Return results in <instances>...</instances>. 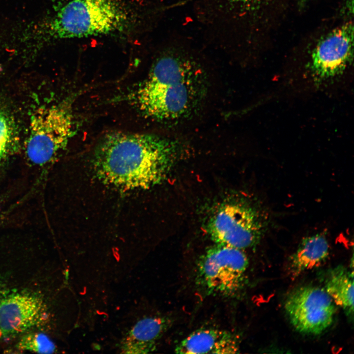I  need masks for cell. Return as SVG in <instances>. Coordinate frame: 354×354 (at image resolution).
Here are the masks:
<instances>
[{"mask_svg":"<svg viewBox=\"0 0 354 354\" xmlns=\"http://www.w3.org/2000/svg\"><path fill=\"white\" fill-rule=\"evenodd\" d=\"M183 150L180 142L153 134L113 132L96 148V176L122 190L149 188L164 180Z\"/></svg>","mask_w":354,"mask_h":354,"instance_id":"1","label":"cell"},{"mask_svg":"<svg viewBox=\"0 0 354 354\" xmlns=\"http://www.w3.org/2000/svg\"><path fill=\"white\" fill-rule=\"evenodd\" d=\"M206 89V74L199 62L183 50L170 47L155 60L133 100L146 116L174 121L197 110Z\"/></svg>","mask_w":354,"mask_h":354,"instance_id":"2","label":"cell"},{"mask_svg":"<svg viewBox=\"0 0 354 354\" xmlns=\"http://www.w3.org/2000/svg\"><path fill=\"white\" fill-rule=\"evenodd\" d=\"M118 0H70L47 24L55 39L107 34L121 29L126 15Z\"/></svg>","mask_w":354,"mask_h":354,"instance_id":"3","label":"cell"},{"mask_svg":"<svg viewBox=\"0 0 354 354\" xmlns=\"http://www.w3.org/2000/svg\"><path fill=\"white\" fill-rule=\"evenodd\" d=\"M25 151L32 165L54 161L67 147L76 130L71 106L67 102L37 109L30 117Z\"/></svg>","mask_w":354,"mask_h":354,"instance_id":"4","label":"cell"},{"mask_svg":"<svg viewBox=\"0 0 354 354\" xmlns=\"http://www.w3.org/2000/svg\"><path fill=\"white\" fill-rule=\"evenodd\" d=\"M248 266L243 250L216 244L198 259L197 283L207 295L235 296L242 287Z\"/></svg>","mask_w":354,"mask_h":354,"instance_id":"5","label":"cell"},{"mask_svg":"<svg viewBox=\"0 0 354 354\" xmlns=\"http://www.w3.org/2000/svg\"><path fill=\"white\" fill-rule=\"evenodd\" d=\"M264 225L258 212L239 203L222 206L208 221V234L216 244L244 249L257 244Z\"/></svg>","mask_w":354,"mask_h":354,"instance_id":"6","label":"cell"},{"mask_svg":"<svg viewBox=\"0 0 354 354\" xmlns=\"http://www.w3.org/2000/svg\"><path fill=\"white\" fill-rule=\"evenodd\" d=\"M285 308L296 330L306 334H319L332 323L335 303L324 289L303 286L292 291L285 301Z\"/></svg>","mask_w":354,"mask_h":354,"instance_id":"7","label":"cell"},{"mask_svg":"<svg viewBox=\"0 0 354 354\" xmlns=\"http://www.w3.org/2000/svg\"><path fill=\"white\" fill-rule=\"evenodd\" d=\"M354 27L347 22L324 36L316 45L311 57V68L319 79L341 74L354 56Z\"/></svg>","mask_w":354,"mask_h":354,"instance_id":"8","label":"cell"},{"mask_svg":"<svg viewBox=\"0 0 354 354\" xmlns=\"http://www.w3.org/2000/svg\"><path fill=\"white\" fill-rule=\"evenodd\" d=\"M47 305L39 295L27 292L4 294L0 299V333L17 335L46 323Z\"/></svg>","mask_w":354,"mask_h":354,"instance_id":"9","label":"cell"},{"mask_svg":"<svg viewBox=\"0 0 354 354\" xmlns=\"http://www.w3.org/2000/svg\"><path fill=\"white\" fill-rule=\"evenodd\" d=\"M197 14L208 27L226 35L236 33L241 24L272 0H193Z\"/></svg>","mask_w":354,"mask_h":354,"instance_id":"10","label":"cell"},{"mask_svg":"<svg viewBox=\"0 0 354 354\" xmlns=\"http://www.w3.org/2000/svg\"><path fill=\"white\" fill-rule=\"evenodd\" d=\"M239 341L232 332L215 328H203L193 332L177 344V354H236Z\"/></svg>","mask_w":354,"mask_h":354,"instance_id":"11","label":"cell"},{"mask_svg":"<svg viewBox=\"0 0 354 354\" xmlns=\"http://www.w3.org/2000/svg\"><path fill=\"white\" fill-rule=\"evenodd\" d=\"M171 323L169 318L164 316L148 317L139 320L120 342V353L137 354L154 351Z\"/></svg>","mask_w":354,"mask_h":354,"instance_id":"12","label":"cell"},{"mask_svg":"<svg viewBox=\"0 0 354 354\" xmlns=\"http://www.w3.org/2000/svg\"><path fill=\"white\" fill-rule=\"evenodd\" d=\"M329 253L325 237L316 234L304 238L290 260L289 271L294 278L303 272L320 266Z\"/></svg>","mask_w":354,"mask_h":354,"instance_id":"13","label":"cell"},{"mask_svg":"<svg viewBox=\"0 0 354 354\" xmlns=\"http://www.w3.org/2000/svg\"><path fill=\"white\" fill-rule=\"evenodd\" d=\"M325 291L335 304L341 307L352 319L354 314V276L346 267L339 266L329 272Z\"/></svg>","mask_w":354,"mask_h":354,"instance_id":"14","label":"cell"},{"mask_svg":"<svg viewBox=\"0 0 354 354\" xmlns=\"http://www.w3.org/2000/svg\"><path fill=\"white\" fill-rule=\"evenodd\" d=\"M19 148L15 123L8 113L0 110V177L3 175Z\"/></svg>","mask_w":354,"mask_h":354,"instance_id":"15","label":"cell"},{"mask_svg":"<svg viewBox=\"0 0 354 354\" xmlns=\"http://www.w3.org/2000/svg\"><path fill=\"white\" fill-rule=\"evenodd\" d=\"M17 347L20 350L41 354L54 353L56 346L45 334L33 332L24 335L19 341Z\"/></svg>","mask_w":354,"mask_h":354,"instance_id":"16","label":"cell"},{"mask_svg":"<svg viewBox=\"0 0 354 354\" xmlns=\"http://www.w3.org/2000/svg\"><path fill=\"white\" fill-rule=\"evenodd\" d=\"M354 0H347V5H348V8L351 13L353 12V7H354Z\"/></svg>","mask_w":354,"mask_h":354,"instance_id":"17","label":"cell"},{"mask_svg":"<svg viewBox=\"0 0 354 354\" xmlns=\"http://www.w3.org/2000/svg\"><path fill=\"white\" fill-rule=\"evenodd\" d=\"M3 291L4 290H3V288L2 287V283L0 281V299L4 294Z\"/></svg>","mask_w":354,"mask_h":354,"instance_id":"18","label":"cell"},{"mask_svg":"<svg viewBox=\"0 0 354 354\" xmlns=\"http://www.w3.org/2000/svg\"><path fill=\"white\" fill-rule=\"evenodd\" d=\"M2 67L0 65V73H1V72H2Z\"/></svg>","mask_w":354,"mask_h":354,"instance_id":"19","label":"cell"},{"mask_svg":"<svg viewBox=\"0 0 354 354\" xmlns=\"http://www.w3.org/2000/svg\"><path fill=\"white\" fill-rule=\"evenodd\" d=\"M1 204V198H0V209Z\"/></svg>","mask_w":354,"mask_h":354,"instance_id":"20","label":"cell"},{"mask_svg":"<svg viewBox=\"0 0 354 354\" xmlns=\"http://www.w3.org/2000/svg\"><path fill=\"white\" fill-rule=\"evenodd\" d=\"M306 0H302V1L303 2V1H306Z\"/></svg>","mask_w":354,"mask_h":354,"instance_id":"21","label":"cell"}]
</instances>
